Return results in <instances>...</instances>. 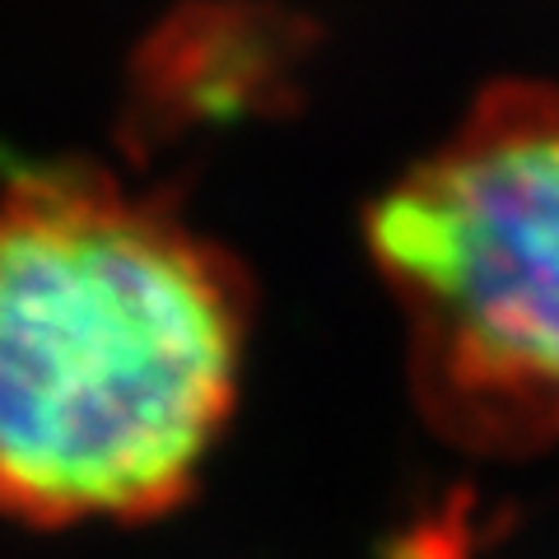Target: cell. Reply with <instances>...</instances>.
Returning a JSON list of instances; mask_svg holds the SVG:
<instances>
[{
  "label": "cell",
  "mask_w": 559,
  "mask_h": 559,
  "mask_svg": "<svg viewBox=\"0 0 559 559\" xmlns=\"http://www.w3.org/2000/svg\"><path fill=\"white\" fill-rule=\"evenodd\" d=\"M248 299L219 248L84 164L0 187V509L154 518L234 411Z\"/></svg>",
  "instance_id": "cell-1"
},
{
  "label": "cell",
  "mask_w": 559,
  "mask_h": 559,
  "mask_svg": "<svg viewBox=\"0 0 559 559\" xmlns=\"http://www.w3.org/2000/svg\"><path fill=\"white\" fill-rule=\"evenodd\" d=\"M373 257L466 388L559 425V117H522L373 205Z\"/></svg>",
  "instance_id": "cell-2"
}]
</instances>
